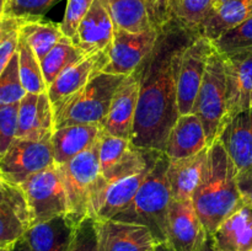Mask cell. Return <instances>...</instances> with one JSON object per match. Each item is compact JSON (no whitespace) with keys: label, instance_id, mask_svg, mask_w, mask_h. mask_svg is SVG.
I'll return each instance as SVG.
<instances>
[{"label":"cell","instance_id":"1","mask_svg":"<svg viewBox=\"0 0 252 251\" xmlns=\"http://www.w3.org/2000/svg\"><path fill=\"white\" fill-rule=\"evenodd\" d=\"M199 34L177 19L159 30L154 49L140 65V89L130 142L142 149L164 152L180 117L177 75L182 53Z\"/></svg>","mask_w":252,"mask_h":251},{"label":"cell","instance_id":"2","mask_svg":"<svg viewBox=\"0 0 252 251\" xmlns=\"http://www.w3.org/2000/svg\"><path fill=\"white\" fill-rule=\"evenodd\" d=\"M236 174L225 149L216 140L208 148L203 176L191 199L207 235H212L225 219L245 204Z\"/></svg>","mask_w":252,"mask_h":251},{"label":"cell","instance_id":"3","mask_svg":"<svg viewBox=\"0 0 252 251\" xmlns=\"http://www.w3.org/2000/svg\"><path fill=\"white\" fill-rule=\"evenodd\" d=\"M169 161L167 155L162 153L129 207L113 218V220L148 226L158 244L166 243L167 211L172 201L167 180Z\"/></svg>","mask_w":252,"mask_h":251},{"label":"cell","instance_id":"4","mask_svg":"<svg viewBox=\"0 0 252 251\" xmlns=\"http://www.w3.org/2000/svg\"><path fill=\"white\" fill-rule=\"evenodd\" d=\"M126 75L100 73L88 85L53 106L54 129L75 125L103 128L111 101Z\"/></svg>","mask_w":252,"mask_h":251},{"label":"cell","instance_id":"5","mask_svg":"<svg viewBox=\"0 0 252 251\" xmlns=\"http://www.w3.org/2000/svg\"><path fill=\"white\" fill-rule=\"evenodd\" d=\"M201 120L211 147L226 122V78L224 58L214 49L209 57L203 81L192 112Z\"/></svg>","mask_w":252,"mask_h":251},{"label":"cell","instance_id":"6","mask_svg":"<svg viewBox=\"0 0 252 251\" xmlns=\"http://www.w3.org/2000/svg\"><path fill=\"white\" fill-rule=\"evenodd\" d=\"M162 153L154 149H142L133 145L129 139L103 132L98 148L100 175L106 184H112L154 166Z\"/></svg>","mask_w":252,"mask_h":251},{"label":"cell","instance_id":"7","mask_svg":"<svg viewBox=\"0 0 252 251\" xmlns=\"http://www.w3.org/2000/svg\"><path fill=\"white\" fill-rule=\"evenodd\" d=\"M19 187L27 204L30 225L68 212L65 187L58 165L32 175Z\"/></svg>","mask_w":252,"mask_h":251},{"label":"cell","instance_id":"8","mask_svg":"<svg viewBox=\"0 0 252 251\" xmlns=\"http://www.w3.org/2000/svg\"><path fill=\"white\" fill-rule=\"evenodd\" d=\"M101 139V138H100ZM100 140L63 165H58L65 187L68 214L76 224L89 217V203L93 187L100 175Z\"/></svg>","mask_w":252,"mask_h":251},{"label":"cell","instance_id":"9","mask_svg":"<svg viewBox=\"0 0 252 251\" xmlns=\"http://www.w3.org/2000/svg\"><path fill=\"white\" fill-rule=\"evenodd\" d=\"M54 165L52 138L44 140L16 139L0 160V176L20 186L30 176Z\"/></svg>","mask_w":252,"mask_h":251},{"label":"cell","instance_id":"10","mask_svg":"<svg viewBox=\"0 0 252 251\" xmlns=\"http://www.w3.org/2000/svg\"><path fill=\"white\" fill-rule=\"evenodd\" d=\"M159 31L155 29L143 32H129L116 29L107 49L108 63L102 73L129 75L137 70L150 56L157 44Z\"/></svg>","mask_w":252,"mask_h":251},{"label":"cell","instance_id":"11","mask_svg":"<svg viewBox=\"0 0 252 251\" xmlns=\"http://www.w3.org/2000/svg\"><path fill=\"white\" fill-rule=\"evenodd\" d=\"M213 51L214 47L211 39L199 33L182 53L177 75V105L180 116L192 112L209 57Z\"/></svg>","mask_w":252,"mask_h":251},{"label":"cell","instance_id":"12","mask_svg":"<svg viewBox=\"0 0 252 251\" xmlns=\"http://www.w3.org/2000/svg\"><path fill=\"white\" fill-rule=\"evenodd\" d=\"M140 66L127 75L121 83L111 101L107 117L103 123V132L115 137L132 139L135 112L140 89Z\"/></svg>","mask_w":252,"mask_h":251},{"label":"cell","instance_id":"13","mask_svg":"<svg viewBox=\"0 0 252 251\" xmlns=\"http://www.w3.org/2000/svg\"><path fill=\"white\" fill-rule=\"evenodd\" d=\"M207 233L191 199H172L167 211L166 243L174 251H197Z\"/></svg>","mask_w":252,"mask_h":251},{"label":"cell","instance_id":"14","mask_svg":"<svg viewBox=\"0 0 252 251\" xmlns=\"http://www.w3.org/2000/svg\"><path fill=\"white\" fill-rule=\"evenodd\" d=\"M100 251H154L157 240L148 226L127 221L96 220Z\"/></svg>","mask_w":252,"mask_h":251},{"label":"cell","instance_id":"15","mask_svg":"<svg viewBox=\"0 0 252 251\" xmlns=\"http://www.w3.org/2000/svg\"><path fill=\"white\" fill-rule=\"evenodd\" d=\"M115 30L107 0H94L71 41L84 56H89L107 51Z\"/></svg>","mask_w":252,"mask_h":251},{"label":"cell","instance_id":"16","mask_svg":"<svg viewBox=\"0 0 252 251\" xmlns=\"http://www.w3.org/2000/svg\"><path fill=\"white\" fill-rule=\"evenodd\" d=\"M53 132V106L48 93H27L19 103L16 138L29 140L51 139Z\"/></svg>","mask_w":252,"mask_h":251},{"label":"cell","instance_id":"17","mask_svg":"<svg viewBox=\"0 0 252 251\" xmlns=\"http://www.w3.org/2000/svg\"><path fill=\"white\" fill-rule=\"evenodd\" d=\"M108 63L107 51L83 57L63 71L47 89L52 106L58 105L102 73Z\"/></svg>","mask_w":252,"mask_h":251},{"label":"cell","instance_id":"18","mask_svg":"<svg viewBox=\"0 0 252 251\" xmlns=\"http://www.w3.org/2000/svg\"><path fill=\"white\" fill-rule=\"evenodd\" d=\"M226 78V121L252 107V51L223 57Z\"/></svg>","mask_w":252,"mask_h":251},{"label":"cell","instance_id":"19","mask_svg":"<svg viewBox=\"0 0 252 251\" xmlns=\"http://www.w3.org/2000/svg\"><path fill=\"white\" fill-rule=\"evenodd\" d=\"M236 172L252 165V107L228 118L218 139Z\"/></svg>","mask_w":252,"mask_h":251},{"label":"cell","instance_id":"20","mask_svg":"<svg viewBox=\"0 0 252 251\" xmlns=\"http://www.w3.org/2000/svg\"><path fill=\"white\" fill-rule=\"evenodd\" d=\"M76 226L68 214H61L30 225L22 239L31 251H68Z\"/></svg>","mask_w":252,"mask_h":251},{"label":"cell","instance_id":"21","mask_svg":"<svg viewBox=\"0 0 252 251\" xmlns=\"http://www.w3.org/2000/svg\"><path fill=\"white\" fill-rule=\"evenodd\" d=\"M209 148L201 120L194 113L177 118L167 137L164 153L171 160L185 159Z\"/></svg>","mask_w":252,"mask_h":251},{"label":"cell","instance_id":"22","mask_svg":"<svg viewBox=\"0 0 252 251\" xmlns=\"http://www.w3.org/2000/svg\"><path fill=\"white\" fill-rule=\"evenodd\" d=\"M103 133L101 126L75 125L54 129L52 134L54 164L63 165L86 152L100 140Z\"/></svg>","mask_w":252,"mask_h":251},{"label":"cell","instance_id":"23","mask_svg":"<svg viewBox=\"0 0 252 251\" xmlns=\"http://www.w3.org/2000/svg\"><path fill=\"white\" fill-rule=\"evenodd\" d=\"M208 157V148L193 157L169 161L167 180L171 189L172 199L189 201L192 199L203 176L204 166Z\"/></svg>","mask_w":252,"mask_h":251},{"label":"cell","instance_id":"24","mask_svg":"<svg viewBox=\"0 0 252 251\" xmlns=\"http://www.w3.org/2000/svg\"><path fill=\"white\" fill-rule=\"evenodd\" d=\"M211 236L220 251H251L252 207L244 204L225 219Z\"/></svg>","mask_w":252,"mask_h":251},{"label":"cell","instance_id":"25","mask_svg":"<svg viewBox=\"0 0 252 251\" xmlns=\"http://www.w3.org/2000/svg\"><path fill=\"white\" fill-rule=\"evenodd\" d=\"M252 17V0H220L202 25L199 33L211 41Z\"/></svg>","mask_w":252,"mask_h":251},{"label":"cell","instance_id":"26","mask_svg":"<svg viewBox=\"0 0 252 251\" xmlns=\"http://www.w3.org/2000/svg\"><path fill=\"white\" fill-rule=\"evenodd\" d=\"M61 25L43 19H22L20 26V37L25 39L39 62L56 47L63 37Z\"/></svg>","mask_w":252,"mask_h":251},{"label":"cell","instance_id":"27","mask_svg":"<svg viewBox=\"0 0 252 251\" xmlns=\"http://www.w3.org/2000/svg\"><path fill=\"white\" fill-rule=\"evenodd\" d=\"M116 29L143 32L153 29L144 0H107Z\"/></svg>","mask_w":252,"mask_h":251},{"label":"cell","instance_id":"28","mask_svg":"<svg viewBox=\"0 0 252 251\" xmlns=\"http://www.w3.org/2000/svg\"><path fill=\"white\" fill-rule=\"evenodd\" d=\"M30 226L26 202L0 206V249L9 250L24 236Z\"/></svg>","mask_w":252,"mask_h":251},{"label":"cell","instance_id":"29","mask_svg":"<svg viewBox=\"0 0 252 251\" xmlns=\"http://www.w3.org/2000/svg\"><path fill=\"white\" fill-rule=\"evenodd\" d=\"M84 56L79 48L74 46L73 41L63 36L53 49L41 61L42 73L44 81L48 86L63 73L65 69L80 61Z\"/></svg>","mask_w":252,"mask_h":251},{"label":"cell","instance_id":"30","mask_svg":"<svg viewBox=\"0 0 252 251\" xmlns=\"http://www.w3.org/2000/svg\"><path fill=\"white\" fill-rule=\"evenodd\" d=\"M19 54V70L22 85L26 93L42 94L47 91V84L42 73L41 62L34 52L22 37L19 39L17 47Z\"/></svg>","mask_w":252,"mask_h":251},{"label":"cell","instance_id":"31","mask_svg":"<svg viewBox=\"0 0 252 251\" xmlns=\"http://www.w3.org/2000/svg\"><path fill=\"white\" fill-rule=\"evenodd\" d=\"M214 49L221 57H230L252 51V17L228 30L212 41Z\"/></svg>","mask_w":252,"mask_h":251},{"label":"cell","instance_id":"32","mask_svg":"<svg viewBox=\"0 0 252 251\" xmlns=\"http://www.w3.org/2000/svg\"><path fill=\"white\" fill-rule=\"evenodd\" d=\"M19 70V54H14L0 74V105H15L26 95Z\"/></svg>","mask_w":252,"mask_h":251},{"label":"cell","instance_id":"33","mask_svg":"<svg viewBox=\"0 0 252 251\" xmlns=\"http://www.w3.org/2000/svg\"><path fill=\"white\" fill-rule=\"evenodd\" d=\"M220 0H181L174 19L198 31Z\"/></svg>","mask_w":252,"mask_h":251},{"label":"cell","instance_id":"34","mask_svg":"<svg viewBox=\"0 0 252 251\" xmlns=\"http://www.w3.org/2000/svg\"><path fill=\"white\" fill-rule=\"evenodd\" d=\"M59 0H6L5 17L12 19H43Z\"/></svg>","mask_w":252,"mask_h":251},{"label":"cell","instance_id":"35","mask_svg":"<svg viewBox=\"0 0 252 251\" xmlns=\"http://www.w3.org/2000/svg\"><path fill=\"white\" fill-rule=\"evenodd\" d=\"M21 22L22 19H12V17H5L2 20L1 36H0V74L17 52Z\"/></svg>","mask_w":252,"mask_h":251},{"label":"cell","instance_id":"36","mask_svg":"<svg viewBox=\"0 0 252 251\" xmlns=\"http://www.w3.org/2000/svg\"><path fill=\"white\" fill-rule=\"evenodd\" d=\"M19 103L0 105V160L16 139Z\"/></svg>","mask_w":252,"mask_h":251},{"label":"cell","instance_id":"37","mask_svg":"<svg viewBox=\"0 0 252 251\" xmlns=\"http://www.w3.org/2000/svg\"><path fill=\"white\" fill-rule=\"evenodd\" d=\"M93 2L94 0H66L65 12L63 20L59 24L64 36L70 39L74 38Z\"/></svg>","mask_w":252,"mask_h":251},{"label":"cell","instance_id":"38","mask_svg":"<svg viewBox=\"0 0 252 251\" xmlns=\"http://www.w3.org/2000/svg\"><path fill=\"white\" fill-rule=\"evenodd\" d=\"M68 251H100L97 224L93 217H86L78 224Z\"/></svg>","mask_w":252,"mask_h":251},{"label":"cell","instance_id":"39","mask_svg":"<svg viewBox=\"0 0 252 251\" xmlns=\"http://www.w3.org/2000/svg\"><path fill=\"white\" fill-rule=\"evenodd\" d=\"M170 1L171 0H144L153 29L159 31L164 25L172 20Z\"/></svg>","mask_w":252,"mask_h":251},{"label":"cell","instance_id":"40","mask_svg":"<svg viewBox=\"0 0 252 251\" xmlns=\"http://www.w3.org/2000/svg\"><path fill=\"white\" fill-rule=\"evenodd\" d=\"M16 202H26L21 188L9 184L0 176V206L6 203H16Z\"/></svg>","mask_w":252,"mask_h":251},{"label":"cell","instance_id":"41","mask_svg":"<svg viewBox=\"0 0 252 251\" xmlns=\"http://www.w3.org/2000/svg\"><path fill=\"white\" fill-rule=\"evenodd\" d=\"M236 182L244 202L252 207V165L236 174Z\"/></svg>","mask_w":252,"mask_h":251},{"label":"cell","instance_id":"42","mask_svg":"<svg viewBox=\"0 0 252 251\" xmlns=\"http://www.w3.org/2000/svg\"><path fill=\"white\" fill-rule=\"evenodd\" d=\"M197 251H220V250L216 246L212 236L207 235V238L204 239V241L202 243V245L199 246V249Z\"/></svg>","mask_w":252,"mask_h":251},{"label":"cell","instance_id":"43","mask_svg":"<svg viewBox=\"0 0 252 251\" xmlns=\"http://www.w3.org/2000/svg\"><path fill=\"white\" fill-rule=\"evenodd\" d=\"M10 251H31V249L27 246V244L25 243L24 239L21 238L11 249H10Z\"/></svg>","mask_w":252,"mask_h":251},{"label":"cell","instance_id":"44","mask_svg":"<svg viewBox=\"0 0 252 251\" xmlns=\"http://www.w3.org/2000/svg\"><path fill=\"white\" fill-rule=\"evenodd\" d=\"M154 251H174V250H172V248L167 243H159L157 244V246H155Z\"/></svg>","mask_w":252,"mask_h":251},{"label":"cell","instance_id":"45","mask_svg":"<svg viewBox=\"0 0 252 251\" xmlns=\"http://www.w3.org/2000/svg\"><path fill=\"white\" fill-rule=\"evenodd\" d=\"M180 2H181V0H171V1H170V9H171L172 19H174L175 15H176V11L177 9H179Z\"/></svg>","mask_w":252,"mask_h":251},{"label":"cell","instance_id":"46","mask_svg":"<svg viewBox=\"0 0 252 251\" xmlns=\"http://www.w3.org/2000/svg\"><path fill=\"white\" fill-rule=\"evenodd\" d=\"M5 9H6V0H0V22L5 19Z\"/></svg>","mask_w":252,"mask_h":251},{"label":"cell","instance_id":"47","mask_svg":"<svg viewBox=\"0 0 252 251\" xmlns=\"http://www.w3.org/2000/svg\"><path fill=\"white\" fill-rule=\"evenodd\" d=\"M1 25H2V21L0 22V36H1Z\"/></svg>","mask_w":252,"mask_h":251},{"label":"cell","instance_id":"48","mask_svg":"<svg viewBox=\"0 0 252 251\" xmlns=\"http://www.w3.org/2000/svg\"><path fill=\"white\" fill-rule=\"evenodd\" d=\"M9 250H10V249H9ZM0 251H5V250H2V249H0Z\"/></svg>","mask_w":252,"mask_h":251},{"label":"cell","instance_id":"49","mask_svg":"<svg viewBox=\"0 0 252 251\" xmlns=\"http://www.w3.org/2000/svg\"><path fill=\"white\" fill-rule=\"evenodd\" d=\"M5 251H10V250H5Z\"/></svg>","mask_w":252,"mask_h":251},{"label":"cell","instance_id":"50","mask_svg":"<svg viewBox=\"0 0 252 251\" xmlns=\"http://www.w3.org/2000/svg\"><path fill=\"white\" fill-rule=\"evenodd\" d=\"M251 251H252V250H251Z\"/></svg>","mask_w":252,"mask_h":251}]
</instances>
